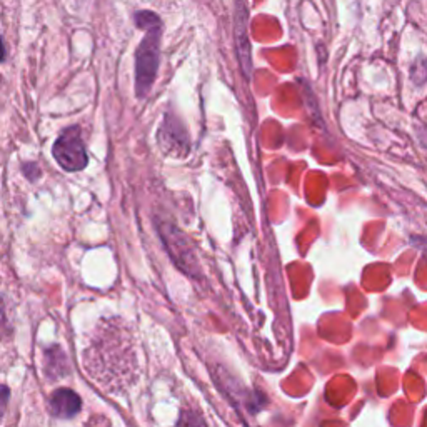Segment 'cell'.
Masks as SVG:
<instances>
[{"instance_id":"cell-1","label":"cell","mask_w":427,"mask_h":427,"mask_svg":"<svg viewBox=\"0 0 427 427\" xmlns=\"http://www.w3.org/2000/svg\"><path fill=\"white\" fill-rule=\"evenodd\" d=\"M135 26L144 31V37L135 48V96L145 99L150 94L160 63V42L164 24L152 11H139L134 14Z\"/></svg>"},{"instance_id":"cell-2","label":"cell","mask_w":427,"mask_h":427,"mask_svg":"<svg viewBox=\"0 0 427 427\" xmlns=\"http://www.w3.org/2000/svg\"><path fill=\"white\" fill-rule=\"evenodd\" d=\"M52 155L58 167L67 173H78L89 165L86 142L82 139V129L78 125H71L62 130L52 145Z\"/></svg>"},{"instance_id":"cell-3","label":"cell","mask_w":427,"mask_h":427,"mask_svg":"<svg viewBox=\"0 0 427 427\" xmlns=\"http://www.w3.org/2000/svg\"><path fill=\"white\" fill-rule=\"evenodd\" d=\"M157 229H159V235L164 242L167 252H169L170 259L175 262L180 271H184L189 276H199V266L197 261H195L194 250L190 247L189 239L185 237L184 232L175 227L174 224L165 222V220H155Z\"/></svg>"},{"instance_id":"cell-4","label":"cell","mask_w":427,"mask_h":427,"mask_svg":"<svg viewBox=\"0 0 427 427\" xmlns=\"http://www.w3.org/2000/svg\"><path fill=\"white\" fill-rule=\"evenodd\" d=\"M157 142L165 155L185 157L190 152L189 132L185 130L184 122L173 112H167L164 120L157 130Z\"/></svg>"},{"instance_id":"cell-5","label":"cell","mask_w":427,"mask_h":427,"mask_svg":"<svg viewBox=\"0 0 427 427\" xmlns=\"http://www.w3.org/2000/svg\"><path fill=\"white\" fill-rule=\"evenodd\" d=\"M234 31L240 68H242L244 77L250 78V72H252V51H250V38L247 36V9H245L242 0H235Z\"/></svg>"},{"instance_id":"cell-6","label":"cell","mask_w":427,"mask_h":427,"mask_svg":"<svg viewBox=\"0 0 427 427\" xmlns=\"http://www.w3.org/2000/svg\"><path fill=\"white\" fill-rule=\"evenodd\" d=\"M48 409L57 419H72L82 409V399L72 389H57L52 392Z\"/></svg>"},{"instance_id":"cell-7","label":"cell","mask_w":427,"mask_h":427,"mask_svg":"<svg viewBox=\"0 0 427 427\" xmlns=\"http://www.w3.org/2000/svg\"><path fill=\"white\" fill-rule=\"evenodd\" d=\"M46 372L51 379H61L66 374V354L58 349V346H53L46 351Z\"/></svg>"},{"instance_id":"cell-8","label":"cell","mask_w":427,"mask_h":427,"mask_svg":"<svg viewBox=\"0 0 427 427\" xmlns=\"http://www.w3.org/2000/svg\"><path fill=\"white\" fill-rule=\"evenodd\" d=\"M178 427H207V424L199 411L185 409L179 417Z\"/></svg>"},{"instance_id":"cell-9","label":"cell","mask_w":427,"mask_h":427,"mask_svg":"<svg viewBox=\"0 0 427 427\" xmlns=\"http://www.w3.org/2000/svg\"><path fill=\"white\" fill-rule=\"evenodd\" d=\"M411 78L416 86H422L427 81V61L426 57H417L411 66Z\"/></svg>"},{"instance_id":"cell-10","label":"cell","mask_w":427,"mask_h":427,"mask_svg":"<svg viewBox=\"0 0 427 427\" xmlns=\"http://www.w3.org/2000/svg\"><path fill=\"white\" fill-rule=\"evenodd\" d=\"M22 173L29 180H31V182H36V180L38 179V175H41V170H38L37 164H34V162H27V164H24Z\"/></svg>"}]
</instances>
